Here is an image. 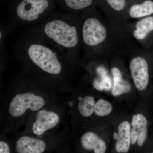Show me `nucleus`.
Segmentation results:
<instances>
[{
    "label": "nucleus",
    "mask_w": 153,
    "mask_h": 153,
    "mask_svg": "<svg viewBox=\"0 0 153 153\" xmlns=\"http://www.w3.org/2000/svg\"><path fill=\"white\" fill-rule=\"evenodd\" d=\"M131 125V143L134 145L137 142L138 146H141L146 141L147 135V120L143 115H134L132 119Z\"/></svg>",
    "instance_id": "obj_8"
},
{
    "label": "nucleus",
    "mask_w": 153,
    "mask_h": 153,
    "mask_svg": "<svg viewBox=\"0 0 153 153\" xmlns=\"http://www.w3.org/2000/svg\"><path fill=\"white\" fill-rule=\"evenodd\" d=\"M111 73L113 77V95L118 96L129 92L131 90V86L128 81L123 79L120 69L117 67H113L111 69Z\"/></svg>",
    "instance_id": "obj_13"
},
{
    "label": "nucleus",
    "mask_w": 153,
    "mask_h": 153,
    "mask_svg": "<svg viewBox=\"0 0 153 153\" xmlns=\"http://www.w3.org/2000/svg\"><path fill=\"white\" fill-rule=\"evenodd\" d=\"M95 103L93 97L86 96L79 102L78 105V110L80 114L84 117L90 116L94 111Z\"/></svg>",
    "instance_id": "obj_17"
},
{
    "label": "nucleus",
    "mask_w": 153,
    "mask_h": 153,
    "mask_svg": "<svg viewBox=\"0 0 153 153\" xmlns=\"http://www.w3.org/2000/svg\"><path fill=\"white\" fill-rule=\"evenodd\" d=\"M81 37L82 42L86 47H97L106 39V30L97 18L86 17L82 22Z\"/></svg>",
    "instance_id": "obj_4"
},
{
    "label": "nucleus",
    "mask_w": 153,
    "mask_h": 153,
    "mask_svg": "<svg viewBox=\"0 0 153 153\" xmlns=\"http://www.w3.org/2000/svg\"><path fill=\"white\" fill-rule=\"evenodd\" d=\"M134 36L139 40L145 39L149 33L153 31V16L144 18L137 22Z\"/></svg>",
    "instance_id": "obj_16"
},
{
    "label": "nucleus",
    "mask_w": 153,
    "mask_h": 153,
    "mask_svg": "<svg viewBox=\"0 0 153 153\" xmlns=\"http://www.w3.org/2000/svg\"><path fill=\"white\" fill-rule=\"evenodd\" d=\"M98 77L94 80L93 85L96 90L109 91L112 87V81L108 75L106 69L102 66H99L96 69Z\"/></svg>",
    "instance_id": "obj_14"
},
{
    "label": "nucleus",
    "mask_w": 153,
    "mask_h": 153,
    "mask_svg": "<svg viewBox=\"0 0 153 153\" xmlns=\"http://www.w3.org/2000/svg\"><path fill=\"white\" fill-rule=\"evenodd\" d=\"M110 7L114 10H123L126 5V0H105Z\"/></svg>",
    "instance_id": "obj_19"
},
{
    "label": "nucleus",
    "mask_w": 153,
    "mask_h": 153,
    "mask_svg": "<svg viewBox=\"0 0 153 153\" xmlns=\"http://www.w3.org/2000/svg\"><path fill=\"white\" fill-rule=\"evenodd\" d=\"M153 14V1L146 0L140 4L133 5L129 10L131 17L135 19L143 18Z\"/></svg>",
    "instance_id": "obj_15"
},
{
    "label": "nucleus",
    "mask_w": 153,
    "mask_h": 153,
    "mask_svg": "<svg viewBox=\"0 0 153 153\" xmlns=\"http://www.w3.org/2000/svg\"><path fill=\"white\" fill-rule=\"evenodd\" d=\"M112 109V105L109 102L100 99L95 104L94 111L98 116L105 117L110 114Z\"/></svg>",
    "instance_id": "obj_18"
},
{
    "label": "nucleus",
    "mask_w": 153,
    "mask_h": 153,
    "mask_svg": "<svg viewBox=\"0 0 153 153\" xmlns=\"http://www.w3.org/2000/svg\"><path fill=\"white\" fill-rule=\"evenodd\" d=\"M0 153H10V149L8 145L5 142H0Z\"/></svg>",
    "instance_id": "obj_20"
},
{
    "label": "nucleus",
    "mask_w": 153,
    "mask_h": 153,
    "mask_svg": "<svg viewBox=\"0 0 153 153\" xmlns=\"http://www.w3.org/2000/svg\"><path fill=\"white\" fill-rule=\"evenodd\" d=\"M46 148V143L42 140L23 136L17 140L16 150L19 153H42Z\"/></svg>",
    "instance_id": "obj_9"
},
{
    "label": "nucleus",
    "mask_w": 153,
    "mask_h": 153,
    "mask_svg": "<svg viewBox=\"0 0 153 153\" xmlns=\"http://www.w3.org/2000/svg\"></svg>",
    "instance_id": "obj_21"
},
{
    "label": "nucleus",
    "mask_w": 153,
    "mask_h": 153,
    "mask_svg": "<svg viewBox=\"0 0 153 153\" xmlns=\"http://www.w3.org/2000/svg\"><path fill=\"white\" fill-rule=\"evenodd\" d=\"M81 143L83 149L87 150H94L95 153H104L106 150V145L104 141L91 132H88L82 136Z\"/></svg>",
    "instance_id": "obj_11"
},
{
    "label": "nucleus",
    "mask_w": 153,
    "mask_h": 153,
    "mask_svg": "<svg viewBox=\"0 0 153 153\" xmlns=\"http://www.w3.org/2000/svg\"><path fill=\"white\" fill-rule=\"evenodd\" d=\"M66 12L76 13L88 8L93 4L94 0H55Z\"/></svg>",
    "instance_id": "obj_12"
},
{
    "label": "nucleus",
    "mask_w": 153,
    "mask_h": 153,
    "mask_svg": "<svg viewBox=\"0 0 153 153\" xmlns=\"http://www.w3.org/2000/svg\"><path fill=\"white\" fill-rule=\"evenodd\" d=\"M16 49L45 73L60 74L63 70L58 53L54 47L28 34L17 45Z\"/></svg>",
    "instance_id": "obj_2"
},
{
    "label": "nucleus",
    "mask_w": 153,
    "mask_h": 153,
    "mask_svg": "<svg viewBox=\"0 0 153 153\" xmlns=\"http://www.w3.org/2000/svg\"><path fill=\"white\" fill-rule=\"evenodd\" d=\"M74 14L55 12L37 24L29 34L50 44L60 53L67 55L77 49L80 40Z\"/></svg>",
    "instance_id": "obj_1"
},
{
    "label": "nucleus",
    "mask_w": 153,
    "mask_h": 153,
    "mask_svg": "<svg viewBox=\"0 0 153 153\" xmlns=\"http://www.w3.org/2000/svg\"><path fill=\"white\" fill-rule=\"evenodd\" d=\"M59 120L60 118L56 113L41 110L37 113L32 130L37 135H41L48 130L55 127Z\"/></svg>",
    "instance_id": "obj_7"
},
{
    "label": "nucleus",
    "mask_w": 153,
    "mask_h": 153,
    "mask_svg": "<svg viewBox=\"0 0 153 153\" xmlns=\"http://www.w3.org/2000/svg\"><path fill=\"white\" fill-rule=\"evenodd\" d=\"M130 69L137 89H146L149 82V66L146 59L140 57H134L130 63Z\"/></svg>",
    "instance_id": "obj_6"
},
{
    "label": "nucleus",
    "mask_w": 153,
    "mask_h": 153,
    "mask_svg": "<svg viewBox=\"0 0 153 153\" xmlns=\"http://www.w3.org/2000/svg\"><path fill=\"white\" fill-rule=\"evenodd\" d=\"M55 0H14L9 14L10 28L38 24L55 13Z\"/></svg>",
    "instance_id": "obj_3"
},
{
    "label": "nucleus",
    "mask_w": 153,
    "mask_h": 153,
    "mask_svg": "<svg viewBox=\"0 0 153 153\" xmlns=\"http://www.w3.org/2000/svg\"><path fill=\"white\" fill-rule=\"evenodd\" d=\"M113 137L117 140L115 149L118 153H127L131 143V125L127 121L123 122L118 128V134L114 133Z\"/></svg>",
    "instance_id": "obj_10"
},
{
    "label": "nucleus",
    "mask_w": 153,
    "mask_h": 153,
    "mask_svg": "<svg viewBox=\"0 0 153 153\" xmlns=\"http://www.w3.org/2000/svg\"><path fill=\"white\" fill-rule=\"evenodd\" d=\"M45 100L40 96L32 93L20 94L15 96L12 99L9 111L14 117H18L25 114L27 109L37 111L45 105Z\"/></svg>",
    "instance_id": "obj_5"
}]
</instances>
